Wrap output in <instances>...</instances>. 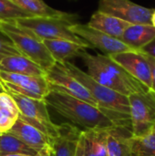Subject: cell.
<instances>
[{"mask_svg":"<svg viewBox=\"0 0 155 156\" xmlns=\"http://www.w3.org/2000/svg\"><path fill=\"white\" fill-rule=\"evenodd\" d=\"M0 31L8 37L21 55L36 63L45 72L56 64L43 40L30 30L18 26L14 20H3L0 23Z\"/></svg>","mask_w":155,"mask_h":156,"instance_id":"3957f363","label":"cell"},{"mask_svg":"<svg viewBox=\"0 0 155 156\" xmlns=\"http://www.w3.org/2000/svg\"><path fill=\"white\" fill-rule=\"evenodd\" d=\"M59 64L67 72H69L88 90V91L97 101L99 109H101L105 112L130 115V105L127 96L100 84L87 72L81 70L69 61H65Z\"/></svg>","mask_w":155,"mask_h":156,"instance_id":"277c9868","label":"cell"},{"mask_svg":"<svg viewBox=\"0 0 155 156\" xmlns=\"http://www.w3.org/2000/svg\"><path fill=\"white\" fill-rule=\"evenodd\" d=\"M0 156H1V149H0Z\"/></svg>","mask_w":155,"mask_h":156,"instance_id":"d590c367","label":"cell"},{"mask_svg":"<svg viewBox=\"0 0 155 156\" xmlns=\"http://www.w3.org/2000/svg\"><path fill=\"white\" fill-rule=\"evenodd\" d=\"M70 30L90 44L92 48H98L107 56L133 50L121 39L104 34L95 28L89 27L87 24H80L78 22L74 23L70 26Z\"/></svg>","mask_w":155,"mask_h":156,"instance_id":"8fae6325","label":"cell"},{"mask_svg":"<svg viewBox=\"0 0 155 156\" xmlns=\"http://www.w3.org/2000/svg\"><path fill=\"white\" fill-rule=\"evenodd\" d=\"M0 149L1 156L5 154L36 156L37 154V151L9 133H3L0 135Z\"/></svg>","mask_w":155,"mask_h":156,"instance_id":"7402d4cb","label":"cell"},{"mask_svg":"<svg viewBox=\"0 0 155 156\" xmlns=\"http://www.w3.org/2000/svg\"><path fill=\"white\" fill-rule=\"evenodd\" d=\"M109 130H82L86 156H108L107 137Z\"/></svg>","mask_w":155,"mask_h":156,"instance_id":"44dd1931","label":"cell"},{"mask_svg":"<svg viewBox=\"0 0 155 156\" xmlns=\"http://www.w3.org/2000/svg\"><path fill=\"white\" fill-rule=\"evenodd\" d=\"M0 80L5 89L31 99L44 100L49 92V84L45 76H28L0 71Z\"/></svg>","mask_w":155,"mask_h":156,"instance_id":"ba28073f","label":"cell"},{"mask_svg":"<svg viewBox=\"0 0 155 156\" xmlns=\"http://www.w3.org/2000/svg\"><path fill=\"white\" fill-rule=\"evenodd\" d=\"M155 37V27L152 24H132L124 31L121 40L135 51Z\"/></svg>","mask_w":155,"mask_h":156,"instance_id":"ac0fdd59","label":"cell"},{"mask_svg":"<svg viewBox=\"0 0 155 156\" xmlns=\"http://www.w3.org/2000/svg\"><path fill=\"white\" fill-rule=\"evenodd\" d=\"M1 134H2V133H0V135H1Z\"/></svg>","mask_w":155,"mask_h":156,"instance_id":"8d00e7d4","label":"cell"},{"mask_svg":"<svg viewBox=\"0 0 155 156\" xmlns=\"http://www.w3.org/2000/svg\"><path fill=\"white\" fill-rule=\"evenodd\" d=\"M122 66L131 76L151 90L152 73L145 54L141 51H126L109 56Z\"/></svg>","mask_w":155,"mask_h":156,"instance_id":"7c38bea8","label":"cell"},{"mask_svg":"<svg viewBox=\"0 0 155 156\" xmlns=\"http://www.w3.org/2000/svg\"><path fill=\"white\" fill-rule=\"evenodd\" d=\"M2 21H3V19H2V18H1V17H0V23H1V22H2Z\"/></svg>","mask_w":155,"mask_h":156,"instance_id":"e575fe53","label":"cell"},{"mask_svg":"<svg viewBox=\"0 0 155 156\" xmlns=\"http://www.w3.org/2000/svg\"><path fill=\"white\" fill-rule=\"evenodd\" d=\"M145 56L148 59V62H149V65L151 68V73H152V88H151V90L153 92H155V58L149 57L147 55H145Z\"/></svg>","mask_w":155,"mask_h":156,"instance_id":"f1b7e54d","label":"cell"},{"mask_svg":"<svg viewBox=\"0 0 155 156\" xmlns=\"http://www.w3.org/2000/svg\"><path fill=\"white\" fill-rule=\"evenodd\" d=\"M16 119L17 117L9 112L0 109V133H3L8 132L14 125Z\"/></svg>","mask_w":155,"mask_h":156,"instance_id":"4316f807","label":"cell"},{"mask_svg":"<svg viewBox=\"0 0 155 156\" xmlns=\"http://www.w3.org/2000/svg\"><path fill=\"white\" fill-rule=\"evenodd\" d=\"M151 24L155 27V11L153 12V16L151 17Z\"/></svg>","mask_w":155,"mask_h":156,"instance_id":"1f68e13d","label":"cell"},{"mask_svg":"<svg viewBox=\"0 0 155 156\" xmlns=\"http://www.w3.org/2000/svg\"><path fill=\"white\" fill-rule=\"evenodd\" d=\"M29 16H31L18 7L11 0H0V17L3 20H16Z\"/></svg>","mask_w":155,"mask_h":156,"instance_id":"cb8c5ba5","label":"cell"},{"mask_svg":"<svg viewBox=\"0 0 155 156\" xmlns=\"http://www.w3.org/2000/svg\"><path fill=\"white\" fill-rule=\"evenodd\" d=\"M21 55L12 42L0 31V61L6 56Z\"/></svg>","mask_w":155,"mask_h":156,"instance_id":"d4e9b609","label":"cell"},{"mask_svg":"<svg viewBox=\"0 0 155 156\" xmlns=\"http://www.w3.org/2000/svg\"><path fill=\"white\" fill-rule=\"evenodd\" d=\"M132 130L123 127L110 129L107 137L108 156H132L131 138Z\"/></svg>","mask_w":155,"mask_h":156,"instance_id":"e0dca14e","label":"cell"},{"mask_svg":"<svg viewBox=\"0 0 155 156\" xmlns=\"http://www.w3.org/2000/svg\"><path fill=\"white\" fill-rule=\"evenodd\" d=\"M45 77L48 81L49 90L67 93L92 106L98 107L97 101L88 90L67 72L59 63L56 62V64L46 72Z\"/></svg>","mask_w":155,"mask_h":156,"instance_id":"9c48e42d","label":"cell"},{"mask_svg":"<svg viewBox=\"0 0 155 156\" xmlns=\"http://www.w3.org/2000/svg\"><path fill=\"white\" fill-rule=\"evenodd\" d=\"M44 101L58 114L83 130H110L115 127L132 130L129 114L105 112L67 93L49 90Z\"/></svg>","mask_w":155,"mask_h":156,"instance_id":"6da1fadb","label":"cell"},{"mask_svg":"<svg viewBox=\"0 0 155 156\" xmlns=\"http://www.w3.org/2000/svg\"><path fill=\"white\" fill-rule=\"evenodd\" d=\"M3 156H28V155H22V154H5Z\"/></svg>","mask_w":155,"mask_h":156,"instance_id":"836d02e7","label":"cell"},{"mask_svg":"<svg viewBox=\"0 0 155 156\" xmlns=\"http://www.w3.org/2000/svg\"><path fill=\"white\" fill-rule=\"evenodd\" d=\"M22 10L29 14L31 16L39 17H57L77 19L78 16L55 9L46 4L43 0H11Z\"/></svg>","mask_w":155,"mask_h":156,"instance_id":"ffe728a7","label":"cell"},{"mask_svg":"<svg viewBox=\"0 0 155 156\" xmlns=\"http://www.w3.org/2000/svg\"><path fill=\"white\" fill-rule=\"evenodd\" d=\"M36 156H50V147H49V145L44 147L39 152H37Z\"/></svg>","mask_w":155,"mask_h":156,"instance_id":"4dcf8cb0","label":"cell"},{"mask_svg":"<svg viewBox=\"0 0 155 156\" xmlns=\"http://www.w3.org/2000/svg\"><path fill=\"white\" fill-rule=\"evenodd\" d=\"M132 155L155 156V130L143 137L131 138Z\"/></svg>","mask_w":155,"mask_h":156,"instance_id":"603a6c76","label":"cell"},{"mask_svg":"<svg viewBox=\"0 0 155 156\" xmlns=\"http://www.w3.org/2000/svg\"><path fill=\"white\" fill-rule=\"evenodd\" d=\"M6 133L15 135L37 152H39L44 147L50 145L51 143V140L47 135L37 128L21 119L19 116H17L14 125Z\"/></svg>","mask_w":155,"mask_h":156,"instance_id":"5bb4252c","label":"cell"},{"mask_svg":"<svg viewBox=\"0 0 155 156\" xmlns=\"http://www.w3.org/2000/svg\"><path fill=\"white\" fill-rule=\"evenodd\" d=\"M140 51L149 57L155 58V37L148 44H146L144 47H143Z\"/></svg>","mask_w":155,"mask_h":156,"instance_id":"83f0119b","label":"cell"},{"mask_svg":"<svg viewBox=\"0 0 155 156\" xmlns=\"http://www.w3.org/2000/svg\"><path fill=\"white\" fill-rule=\"evenodd\" d=\"M81 131L69 122L59 124L58 135L49 145L50 156H75Z\"/></svg>","mask_w":155,"mask_h":156,"instance_id":"4fadbf2b","label":"cell"},{"mask_svg":"<svg viewBox=\"0 0 155 156\" xmlns=\"http://www.w3.org/2000/svg\"><path fill=\"white\" fill-rule=\"evenodd\" d=\"M43 43L55 61L58 63L79 57L82 51L88 48L84 45L66 39H43Z\"/></svg>","mask_w":155,"mask_h":156,"instance_id":"2e32d148","label":"cell"},{"mask_svg":"<svg viewBox=\"0 0 155 156\" xmlns=\"http://www.w3.org/2000/svg\"><path fill=\"white\" fill-rule=\"evenodd\" d=\"M5 90L16 102L18 109V116L21 119L37 128L50 140L58 135V125L51 121L47 109L48 105L44 100L31 99L7 89H5Z\"/></svg>","mask_w":155,"mask_h":156,"instance_id":"8992f818","label":"cell"},{"mask_svg":"<svg viewBox=\"0 0 155 156\" xmlns=\"http://www.w3.org/2000/svg\"><path fill=\"white\" fill-rule=\"evenodd\" d=\"M133 137H143L155 130V92L152 90L128 96Z\"/></svg>","mask_w":155,"mask_h":156,"instance_id":"52a82bcc","label":"cell"},{"mask_svg":"<svg viewBox=\"0 0 155 156\" xmlns=\"http://www.w3.org/2000/svg\"><path fill=\"white\" fill-rule=\"evenodd\" d=\"M0 71L28 76H45L46 72L23 55H10L0 61Z\"/></svg>","mask_w":155,"mask_h":156,"instance_id":"d6986e66","label":"cell"},{"mask_svg":"<svg viewBox=\"0 0 155 156\" xmlns=\"http://www.w3.org/2000/svg\"><path fill=\"white\" fill-rule=\"evenodd\" d=\"M4 92H5V89H4V87H3V84H2V82H1V80H0V94H1V93H4Z\"/></svg>","mask_w":155,"mask_h":156,"instance_id":"d6a6232c","label":"cell"},{"mask_svg":"<svg viewBox=\"0 0 155 156\" xmlns=\"http://www.w3.org/2000/svg\"><path fill=\"white\" fill-rule=\"evenodd\" d=\"M98 11L131 24H151L154 8H147L131 0H100Z\"/></svg>","mask_w":155,"mask_h":156,"instance_id":"30bf717a","label":"cell"},{"mask_svg":"<svg viewBox=\"0 0 155 156\" xmlns=\"http://www.w3.org/2000/svg\"><path fill=\"white\" fill-rule=\"evenodd\" d=\"M87 25L112 37L121 39L126 28L132 24L97 10L93 13Z\"/></svg>","mask_w":155,"mask_h":156,"instance_id":"9a60e30c","label":"cell"},{"mask_svg":"<svg viewBox=\"0 0 155 156\" xmlns=\"http://www.w3.org/2000/svg\"><path fill=\"white\" fill-rule=\"evenodd\" d=\"M79 57L83 60L88 74L94 80L122 95L128 97L150 90L107 55H92L84 50Z\"/></svg>","mask_w":155,"mask_h":156,"instance_id":"7a4b0ae2","label":"cell"},{"mask_svg":"<svg viewBox=\"0 0 155 156\" xmlns=\"http://www.w3.org/2000/svg\"><path fill=\"white\" fill-rule=\"evenodd\" d=\"M0 109L9 112L15 116H18V109L11 96L5 91L0 94Z\"/></svg>","mask_w":155,"mask_h":156,"instance_id":"484cf974","label":"cell"},{"mask_svg":"<svg viewBox=\"0 0 155 156\" xmlns=\"http://www.w3.org/2000/svg\"><path fill=\"white\" fill-rule=\"evenodd\" d=\"M75 156H86L85 155V150H84V139L82 136V131H81V134H80L78 145H77Z\"/></svg>","mask_w":155,"mask_h":156,"instance_id":"f546056e","label":"cell"},{"mask_svg":"<svg viewBox=\"0 0 155 156\" xmlns=\"http://www.w3.org/2000/svg\"><path fill=\"white\" fill-rule=\"evenodd\" d=\"M77 19L70 18H57V17H39L29 16L14 20L18 26L25 27L38 37L43 39H66L86 46L88 48H92L85 40L75 35L70 30V26Z\"/></svg>","mask_w":155,"mask_h":156,"instance_id":"5b68a950","label":"cell"}]
</instances>
